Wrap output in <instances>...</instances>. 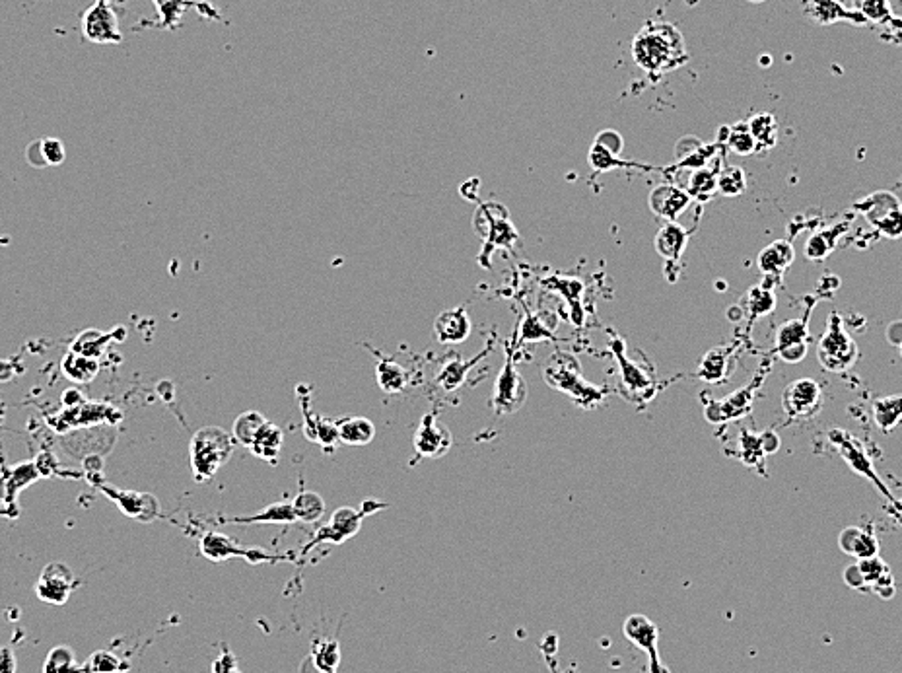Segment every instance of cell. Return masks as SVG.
<instances>
[{
  "instance_id": "cell-1",
  "label": "cell",
  "mask_w": 902,
  "mask_h": 673,
  "mask_svg": "<svg viewBox=\"0 0 902 673\" xmlns=\"http://www.w3.org/2000/svg\"><path fill=\"white\" fill-rule=\"evenodd\" d=\"M632 53L637 63L648 73H668L686 60V47L681 34L671 24H648L634 39Z\"/></svg>"
},
{
  "instance_id": "cell-2",
  "label": "cell",
  "mask_w": 902,
  "mask_h": 673,
  "mask_svg": "<svg viewBox=\"0 0 902 673\" xmlns=\"http://www.w3.org/2000/svg\"><path fill=\"white\" fill-rule=\"evenodd\" d=\"M542 378L552 390L566 393L582 409H593L605 401V390L583 378L578 359L568 352L552 354L542 366Z\"/></svg>"
},
{
  "instance_id": "cell-3",
  "label": "cell",
  "mask_w": 902,
  "mask_h": 673,
  "mask_svg": "<svg viewBox=\"0 0 902 673\" xmlns=\"http://www.w3.org/2000/svg\"><path fill=\"white\" fill-rule=\"evenodd\" d=\"M473 226L485 246L479 255V261L480 265H485V267H490L488 259L496 249H510L514 248V243L518 241V232L514 224L510 222L508 209L504 205H500V202L490 201L479 205L473 218Z\"/></svg>"
},
{
  "instance_id": "cell-4",
  "label": "cell",
  "mask_w": 902,
  "mask_h": 673,
  "mask_svg": "<svg viewBox=\"0 0 902 673\" xmlns=\"http://www.w3.org/2000/svg\"><path fill=\"white\" fill-rule=\"evenodd\" d=\"M384 508H387V504L379 503V501H364L360 510H354L351 506L338 508L336 512L331 516L329 524H325L323 527L317 529L312 542L304 547L302 555L310 553L313 547L341 545V543L348 542V539L354 537L358 532H360L364 518L372 516L374 512H379V510H384Z\"/></svg>"
},
{
  "instance_id": "cell-5",
  "label": "cell",
  "mask_w": 902,
  "mask_h": 673,
  "mask_svg": "<svg viewBox=\"0 0 902 673\" xmlns=\"http://www.w3.org/2000/svg\"><path fill=\"white\" fill-rule=\"evenodd\" d=\"M232 436L226 434L222 428H202L193 438L191 462L197 479H210L218 469L228 462L232 454Z\"/></svg>"
},
{
  "instance_id": "cell-6",
  "label": "cell",
  "mask_w": 902,
  "mask_h": 673,
  "mask_svg": "<svg viewBox=\"0 0 902 673\" xmlns=\"http://www.w3.org/2000/svg\"><path fill=\"white\" fill-rule=\"evenodd\" d=\"M817 356L830 372L848 370L858 359V346L836 313H830L828 328L819 343Z\"/></svg>"
},
{
  "instance_id": "cell-7",
  "label": "cell",
  "mask_w": 902,
  "mask_h": 673,
  "mask_svg": "<svg viewBox=\"0 0 902 673\" xmlns=\"http://www.w3.org/2000/svg\"><path fill=\"white\" fill-rule=\"evenodd\" d=\"M526 400H527L526 380L521 378V374L516 368L511 351H508L506 364L496 380L490 405L492 409H495V415H511L524 407Z\"/></svg>"
},
{
  "instance_id": "cell-8",
  "label": "cell",
  "mask_w": 902,
  "mask_h": 673,
  "mask_svg": "<svg viewBox=\"0 0 902 673\" xmlns=\"http://www.w3.org/2000/svg\"><path fill=\"white\" fill-rule=\"evenodd\" d=\"M611 351L614 360L619 364L622 390L624 395L629 397V401L650 400L655 387V380L652 378V374L645 372L640 364L629 359L627 349H624V341H621L617 335L611 336Z\"/></svg>"
},
{
  "instance_id": "cell-9",
  "label": "cell",
  "mask_w": 902,
  "mask_h": 673,
  "mask_svg": "<svg viewBox=\"0 0 902 673\" xmlns=\"http://www.w3.org/2000/svg\"><path fill=\"white\" fill-rule=\"evenodd\" d=\"M451 444H454V438H451L447 426L434 413H426L413 438L416 455L423 457V460H426V457L438 460V457H444L451 450Z\"/></svg>"
},
{
  "instance_id": "cell-10",
  "label": "cell",
  "mask_w": 902,
  "mask_h": 673,
  "mask_svg": "<svg viewBox=\"0 0 902 673\" xmlns=\"http://www.w3.org/2000/svg\"><path fill=\"white\" fill-rule=\"evenodd\" d=\"M76 578L67 565L51 563L47 565L36 582V594L41 601L51 606H65L70 594L76 588Z\"/></svg>"
},
{
  "instance_id": "cell-11",
  "label": "cell",
  "mask_w": 902,
  "mask_h": 673,
  "mask_svg": "<svg viewBox=\"0 0 902 673\" xmlns=\"http://www.w3.org/2000/svg\"><path fill=\"white\" fill-rule=\"evenodd\" d=\"M82 34L91 44H121L119 18L107 3H96L82 16Z\"/></svg>"
},
{
  "instance_id": "cell-12",
  "label": "cell",
  "mask_w": 902,
  "mask_h": 673,
  "mask_svg": "<svg viewBox=\"0 0 902 673\" xmlns=\"http://www.w3.org/2000/svg\"><path fill=\"white\" fill-rule=\"evenodd\" d=\"M202 555L210 560H226L230 557H243L249 563H276V560H286V557L271 555L261 549H243L235 545L230 537L222 534H207L201 539Z\"/></svg>"
},
{
  "instance_id": "cell-13",
  "label": "cell",
  "mask_w": 902,
  "mask_h": 673,
  "mask_svg": "<svg viewBox=\"0 0 902 673\" xmlns=\"http://www.w3.org/2000/svg\"><path fill=\"white\" fill-rule=\"evenodd\" d=\"M830 440H833V444L838 447V452L844 455L846 463H848L850 467H852L856 473H859V475H864L866 479H869V481L874 483V485L879 488L881 495L887 496V498H890V495H889V488L883 485V481H881L879 475L875 473L874 463L869 462V457H867V454H866V450H864V446L859 444V442L856 440V438L850 436L846 431H838V428H836V431L830 432Z\"/></svg>"
},
{
  "instance_id": "cell-14",
  "label": "cell",
  "mask_w": 902,
  "mask_h": 673,
  "mask_svg": "<svg viewBox=\"0 0 902 673\" xmlns=\"http://www.w3.org/2000/svg\"><path fill=\"white\" fill-rule=\"evenodd\" d=\"M784 411L794 419H807L813 416L821 407V387L815 380H797L789 384L782 397Z\"/></svg>"
},
{
  "instance_id": "cell-15",
  "label": "cell",
  "mask_w": 902,
  "mask_h": 673,
  "mask_svg": "<svg viewBox=\"0 0 902 673\" xmlns=\"http://www.w3.org/2000/svg\"><path fill=\"white\" fill-rule=\"evenodd\" d=\"M807 325L802 320H792L784 323L776 335V349L780 359L795 364L805 359L807 354Z\"/></svg>"
},
{
  "instance_id": "cell-16",
  "label": "cell",
  "mask_w": 902,
  "mask_h": 673,
  "mask_svg": "<svg viewBox=\"0 0 902 673\" xmlns=\"http://www.w3.org/2000/svg\"><path fill=\"white\" fill-rule=\"evenodd\" d=\"M691 205V195L675 186H658L650 193V209L660 218L675 222L676 217Z\"/></svg>"
},
{
  "instance_id": "cell-17",
  "label": "cell",
  "mask_w": 902,
  "mask_h": 673,
  "mask_svg": "<svg viewBox=\"0 0 902 673\" xmlns=\"http://www.w3.org/2000/svg\"><path fill=\"white\" fill-rule=\"evenodd\" d=\"M434 333L444 344L463 343L471 333V320L463 305L439 313L434 321Z\"/></svg>"
},
{
  "instance_id": "cell-18",
  "label": "cell",
  "mask_w": 902,
  "mask_h": 673,
  "mask_svg": "<svg viewBox=\"0 0 902 673\" xmlns=\"http://www.w3.org/2000/svg\"><path fill=\"white\" fill-rule=\"evenodd\" d=\"M624 635H627L634 642V645L648 652L650 660H652V668L655 673H665L661 669L658 650H655V642H658V629H655L652 621H648L644 615L629 617L627 623H624Z\"/></svg>"
},
{
  "instance_id": "cell-19",
  "label": "cell",
  "mask_w": 902,
  "mask_h": 673,
  "mask_svg": "<svg viewBox=\"0 0 902 673\" xmlns=\"http://www.w3.org/2000/svg\"><path fill=\"white\" fill-rule=\"evenodd\" d=\"M686 238L689 236H686L684 228L679 226L676 222L665 224V226L660 230L658 238H655V249H658V253L665 259V263H668V271L673 267L675 263H679L681 255L686 248Z\"/></svg>"
},
{
  "instance_id": "cell-20",
  "label": "cell",
  "mask_w": 902,
  "mask_h": 673,
  "mask_svg": "<svg viewBox=\"0 0 902 673\" xmlns=\"http://www.w3.org/2000/svg\"><path fill=\"white\" fill-rule=\"evenodd\" d=\"M807 14L811 16L819 24H833L838 20H856V22L864 24L867 20L859 12H850L838 0H803Z\"/></svg>"
},
{
  "instance_id": "cell-21",
  "label": "cell",
  "mask_w": 902,
  "mask_h": 673,
  "mask_svg": "<svg viewBox=\"0 0 902 673\" xmlns=\"http://www.w3.org/2000/svg\"><path fill=\"white\" fill-rule=\"evenodd\" d=\"M338 440L346 446H366L374 440L376 426L366 416H346L336 421Z\"/></svg>"
},
{
  "instance_id": "cell-22",
  "label": "cell",
  "mask_w": 902,
  "mask_h": 673,
  "mask_svg": "<svg viewBox=\"0 0 902 673\" xmlns=\"http://www.w3.org/2000/svg\"><path fill=\"white\" fill-rule=\"evenodd\" d=\"M751 395H753V387H749V390L737 392L735 395L725 397V401H717V403L714 401L708 409H706V419L712 421V423H722L727 419H733V416H741V413L751 409V403H753Z\"/></svg>"
},
{
  "instance_id": "cell-23",
  "label": "cell",
  "mask_w": 902,
  "mask_h": 673,
  "mask_svg": "<svg viewBox=\"0 0 902 673\" xmlns=\"http://www.w3.org/2000/svg\"><path fill=\"white\" fill-rule=\"evenodd\" d=\"M794 263V248L787 241H774L758 255V267L766 277H780Z\"/></svg>"
},
{
  "instance_id": "cell-24",
  "label": "cell",
  "mask_w": 902,
  "mask_h": 673,
  "mask_svg": "<svg viewBox=\"0 0 902 673\" xmlns=\"http://www.w3.org/2000/svg\"><path fill=\"white\" fill-rule=\"evenodd\" d=\"M377 359H379V362H377V368H376V380H377L379 390L387 395L401 393L408 384L407 370L401 364L392 360V359H384V356H379V354H377Z\"/></svg>"
},
{
  "instance_id": "cell-25",
  "label": "cell",
  "mask_w": 902,
  "mask_h": 673,
  "mask_svg": "<svg viewBox=\"0 0 902 673\" xmlns=\"http://www.w3.org/2000/svg\"><path fill=\"white\" fill-rule=\"evenodd\" d=\"M840 547L846 550L848 555H854L859 558H869L875 557L879 550V543L875 535L871 532H864L859 527H848L840 535Z\"/></svg>"
},
{
  "instance_id": "cell-26",
  "label": "cell",
  "mask_w": 902,
  "mask_h": 673,
  "mask_svg": "<svg viewBox=\"0 0 902 673\" xmlns=\"http://www.w3.org/2000/svg\"><path fill=\"white\" fill-rule=\"evenodd\" d=\"M281 446H282V431L273 423H266L259 431V434L255 436L251 450L255 452V455L274 463L276 457L281 454Z\"/></svg>"
},
{
  "instance_id": "cell-27",
  "label": "cell",
  "mask_w": 902,
  "mask_h": 673,
  "mask_svg": "<svg viewBox=\"0 0 902 673\" xmlns=\"http://www.w3.org/2000/svg\"><path fill=\"white\" fill-rule=\"evenodd\" d=\"M488 349H490V346H488ZM488 349L480 352L479 356H475V359H471L469 362H461L459 359H455V360H449V362L444 366V368H442V372L438 374L436 384H438L439 387H442V390H446V392H454V390H457V387L465 382V374L471 370V366H475L480 359H483V356H487V354H488Z\"/></svg>"
},
{
  "instance_id": "cell-28",
  "label": "cell",
  "mask_w": 902,
  "mask_h": 673,
  "mask_svg": "<svg viewBox=\"0 0 902 673\" xmlns=\"http://www.w3.org/2000/svg\"><path fill=\"white\" fill-rule=\"evenodd\" d=\"M232 522H238V524H259V522H263V524H296L298 522V518H296V514H294L292 503H276V504L266 506L259 514L249 516V518H235V519H232Z\"/></svg>"
},
{
  "instance_id": "cell-29",
  "label": "cell",
  "mask_w": 902,
  "mask_h": 673,
  "mask_svg": "<svg viewBox=\"0 0 902 673\" xmlns=\"http://www.w3.org/2000/svg\"><path fill=\"white\" fill-rule=\"evenodd\" d=\"M292 508L298 522L315 524L325 514V501L313 491H302L300 495H296Z\"/></svg>"
},
{
  "instance_id": "cell-30",
  "label": "cell",
  "mask_w": 902,
  "mask_h": 673,
  "mask_svg": "<svg viewBox=\"0 0 902 673\" xmlns=\"http://www.w3.org/2000/svg\"><path fill=\"white\" fill-rule=\"evenodd\" d=\"M44 673H82V666H78L73 648L55 646L45 658Z\"/></svg>"
},
{
  "instance_id": "cell-31",
  "label": "cell",
  "mask_w": 902,
  "mask_h": 673,
  "mask_svg": "<svg viewBox=\"0 0 902 673\" xmlns=\"http://www.w3.org/2000/svg\"><path fill=\"white\" fill-rule=\"evenodd\" d=\"M269 423L265 419V416L257 411H249V413H243L241 416H238V421H235L233 424V438L238 440L240 444L251 447L255 436L259 434L261 428Z\"/></svg>"
},
{
  "instance_id": "cell-32",
  "label": "cell",
  "mask_w": 902,
  "mask_h": 673,
  "mask_svg": "<svg viewBox=\"0 0 902 673\" xmlns=\"http://www.w3.org/2000/svg\"><path fill=\"white\" fill-rule=\"evenodd\" d=\"M747 125H749V131L756 142V146L771 148L776 145L778 125H776V119L771 114H758Z\"/></svg>"
},
{
  "instance_id": "cell-33",
  "label": "cell",
  "mask_w": 902,
  "mask_h": 673,
  "mask_svg": "<svg viewBox=\"0 0 902 673\" xmlns=\"http://www.w3.org/2000/svg\"><path fill=\"white\" fill-rule=\"evenodd\" d=\"M716 191H717V176H716L714 170H708V168L696 170L689 179V189H686V193H689L691 197L702 199V201L710 199Z\"/></svg>"
},
{
  "instance_id": "cell-34",
  "label": "cell",
  "mask_w": 902,
  "mask_h": 673,
  "mask_svg": "<svg viewBox=\"0 0 902 673\" xmlns=\"http://www.w3.org/2000/svg\"><path fill=\"white\" fill-rule=\"evenodd\" d=\"M846 226H848V224H843V226H835L833 230L823 232V234H817V236H813L811 240L807 241V248H805L807 257H811L813 261H819L821 257H827V255L835 249V241L838 240L840 234H843L846 230Z\"/></svg>"
},
{
  "instance_id": "cell-35",
  "label": "cell",
  "mask_w": 902,
  "mask_h": 673,
  "mask_svg": "<svg viewBox=\"0 0 902 673\" xmlns=\"http://www.w3.org/2000/svg\"><path fill=\"white\" fill-rule=\"evenodd\" d=\"M875 413V423L883 428V431H890L902 416V397H887V400H879L874 405Z\"/></svg>"
},
{
  "instance_id": "cell-36",
  "label": "cell",
  "mask_w": 902,
  "mask_h": 673,
  "mask_svg": "<svg viewBox=\"0 0 902 673\" xmlns=\"http://www.w3.org/2000/svg\"><path fill=\"white\" fill-rule=\"evenodd\" d=\"M125 669L127 666L107 650L94 652L86 664L82 666V673H123Z\"/></svg>"
},
{
  "instance_id": "cell-37",
  "label": "cell",
  "mask_w": 902,
  "mask_h": 673,
  "mask_svg": "<svg viewBox=\"0 0 902 673\" xmlns=\"http://www.w3.org/2000/svg\"><path fill=\"white\" fill-rule=\"evenodd\" d=\"M307 438L320 444L321 447H325V450H333V447L341 444V440H338L336 423H333L329 419H323V416H317L315 424L310 431V434H307Z\"/></svg>"
},
{
  "instance_id": "cell-38",
  "label": "cell",
  "mask_w": 902,
  "mask_h": 673,
  "mask_svg": "<svg viewBox=\"0 0 902 673\" xmlns=\"http://www.w3.org/2000/svg\"><path fill=\"white\" fill-rule=\"evenodd\" d=\"M727 131H730V135H727V145H730V148L733 152H737V154L747 156V154H753V152L756 150V142L751 135L749 125L737 123Z\"/></svg>"
},
{
  "instance_id": "cell-39",
  "label": "cell",
  "mask_w": 902,
  "mask_h": 673,
  "mask_svg": "<svg viewBox=\"0 0 902 673\" xmlns=\"http://www.w3.org/2000/svg\"><path fill=\"white\" fill-rule=\"evenodd\" d=\"M747 189L745 183V173L741 168H725L720 176H717V191L724 193L727 197H737Z\"/></svg>"
},
{
  "instance_id": "cell-40",
  "label": "cell",
  "mask_w": 902,
  "mask_h": 673,
  "mask_svg": "<svg viewBox=\"0 0 902 673\" xmlns=\"http://www.w3.org/2000/svg\"><path fill=\"white\" fill-rule=\"evenodd\" d=\"M699 374L708 382L722 380L725 376V351L717 349V351H710L708 354H706Z\"/></svg>"
},
{
  "instance_id": "cell-41",
  "label": "cell",
  "mask_w": 902,
  "mask_h": 673,
  "mask_svg": "<svg viewBox=\"0 0 902 673\" xmlns=\"http://www.w3.org/2000/svg\"><path fill=\"white\" fill-rule=\"evenodd\" d=\"M747 302H749V310L753 318L756 315L771 313L774 310V294L766 287H755L747 294Z\"/></svg>"
},
{
  "instance_id": "cell-42",
  "label": "cell",
  "mask_w": 902,
  "mask_h": 673,
  "mask_svg": "<svg viewBox=\"0 0 902 673\" xmlns=\"http://www.w3.org/2000/svg\"><path fill=\"white\" fill-rule=\"evenodd\" d=\"M34 150L37 152V154L44 156V166L45 164L57 166L65 160V146H63V142L57 140V139L39 140L34 145Z\"/></svg>"
},
{
  "instance_id": "cell-43",
  "label": "cell",
  "mask_w": 902,
  "mask_h": 673,
  "mask_svg": "<svg viewBox=\"0 0 902 673\" xmlns=\"http://www.w3.org/2000/svg\"><path fill=\"white\" fill-rule=\"evenodd\" d=\"M856 4L859 8L858 12L866 20H874V22H883L890 14L889 0H856Z\"/></svg>"
},
{
  "instance_id": "cell-44",
  "label": "cell",
  "mask_w": 902,
  "mask_h": 673,
  "mask_svg": "<svg viewBox=\"0 0 902 673\" xmlns=\"http://www.w3.org/2000/svg\"><path fill=\"white\" fill-rule=\"evenodd\" d=\"M315 661H317V668H321L327 671V666H331L333 669L336 668V661H338V645L336 642H331L329 646H327V642L323 646H320L315 650Z\"/></svg>"
},
{
  "instance_id": "cell-45",
  "label": "cell",
  "mask_w": 902,
  "mask_h": 673,
  "mask_svg": "<svg viewBox=\"0 0 902 673\" xmlns=\"http://www.w3.org/2000/svg\"><path fill=\"white\" fill-rule=\"evenodd\" d=\"M16 654L10 646H0V673H16Z\"/></svg>"
},
{
  "instance_id": "cell-46",
  "label": "cell",
  "mask_w": 902,
  "mask_h": 673,
  "mask_svg": "<svg viewBox=\"0 0 902 673\" xmlns=\"http://www.w3.org/2000/svg\"><path fill=\"white\" fill-rule=\"evenodd\" d=\"M844 578H846V582L850 584V588H862L864 586V576H862V573H859L858 565L856 566H850L846 570Z\"/></svg>"
},
{
  "instance_id": "cell-47",
  "label": "cell",
  "mask_w": 902,
  "mask_h": 673,
  "mask_svg": "<svg viewBox=\"0 0 902 673\" xmlns=\"http://www.w3.org/2000/svg\"><path fill=\"white\" fill-rule=\"evenodd\" d=\"M220 673H240V671H238V669H235V666H233V664H230L228 668H226V669H222Z\"/></svg>"
},
{
  "instance_id": "cell-48",
  "label": "cell",
  "mask_w": 902,
  "mask_h": 673,
  "mask_svg": "<svg viewBox=\"0 0 902 673\" xmlns=\"http://www.w3.org/2000/svg\"><path fill=\"white\" fill-rule=\"evenodd\" d=\"M154 3H156L158 6H163V4H168V3H171V0H154Z\"/></svg>"
},
{
  "instance_id": "cell-49",
  "label": "cell",
  "mask_w": 902,
  "mask_h": 673,
  "mask_svg": "<svg viewBox=\"0 0 902 673\" xmlns=\"http://www.w3.org/2000/svg\"><path fill=\"white\" fill-rule=\"evenodd\" d=\"M749 3H755V4H761V3H766V0H749Z\"/></svg>"
},
{
  "instance_id": "cell-50",
  "label": "cell",
  "mask_w": 902,
  "mask_h": 673,
  "mask_svg": "<svg viewBox=\"0 0 902 673\" xmlns=\"http://www.w3.org/2000/svg\"><path fill=\"white\" fill-rule=\"evenodd\" d=\"M900 354H902V341H900Z\"/></svg>"
}]
</instances>
